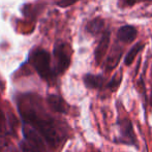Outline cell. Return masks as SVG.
<instances>
[{"mask_svg": "<svg viewBox=\"0 0 152 152\" xmlns=\"http://www.w3.org/2000/svg\"><path fill=\"white\" fill-rule=\"evenodd\" d=\"M55 4L59 7H68V6L74 5L75 3H77L80 0H54Z\"/></svg>", "mask_w": 152, "mask_h": 152, "instance_id": "9a60e30c", "label": "cell"}, {"mask_svg": "<svg viewBox=\"0 0 152 152\" xmlns=\"http://www.w3.org/2000/svg\"><path fill=\"white\" fill-rule=\"evenodd\" d=\"M84 84L87 88L89 89H95V90H102L106 89L107 81L104 76L102 75H92L86 74L83 78Z\"/></svg>", "mask_w": 152, "mask_h": 152, "instance_id": "52a82bcc", "label": "cell"}, {"mask_svg": "<svg viewBox=\"0 0 152 152\" xmlns=\"http://www.w3.org/2000/svg\"><path fill=\"white\" fill-rule=\"evenodd\" d=\"M150 104L152 107V89H151V94H150Z\"/></svg>", "mask_w": 152, "mask_h": 152, "instance_id": "ac0fdd59", "label": "cell"}, {"mask_svg": "<svg viewBox=\"0 0 152 152\" xmlns=\"http://www.w3.org/2000/svg\"><path fill=\"white\" fill-rule=\"evenodd\" d=\"M85 29H86L87 33H89L90 35H93V36H96V35H98V34H102L107 30L106 22H104V19L97 17V18H94L89 21L86 24Z\"/></svg>", "mask_w": 152, "mask_h": 152, "instance_id": "8fae6325", "label": "cell"}, {"mask_svg": "<svg viewBox=\"0 0 152 152\" xmlns=\"http://www.w3.org/2000/svg\"><path fill=\"white\" fill-rule=\"evenodd\" d=\"M20 113L25 124L32 126L51 146L55 147L60 143L61 136L56 127V123L49 115L38 112L33 107L20 108Z\"/></svg>", "mask_w": 152, "mask_h": 152, "instance_id": "6da1fadb", "label": "cell"}, {"mask_svg": "<svg viewBox=\"0 0 152 152\" xmlns=\"http://www.w3.org/2000/svg\"><path fill=\"white\" fill-rule=\"evenodd\" d=\"M110 39H111V31L107 29L104 33L102 34V37L98 42L97 47H96L95 51H94V59H95L96 64H100L106 56L107 51L110 46Z\"/></svg>", "mask_w": 152, "mask_h": 152, "instance_id": "8992f818", "label": "cell"}, {"mask_svg": "<svg viewBox=\"0 0 152 152\" xmlns=\"http://www.w3.org/2000/svg\"><path fill=\"white\" fill-rule=\"evenodd\" d=\"M139 1L140 0H121V7H130V6L138 3Z\"/></svg>", "mask_w": 152, "mask_h": 152, "instance_id": "e0dca14e", "label": "cell"}, {"mask_svg": "<svg viewBox=\"0 0 152 152\" xmlns=\"http://www.w3.org/2000/svg\"><path fill=\"white\" fill-rule=\"evenodd\" d=\"M122 82V72L120 70L119 72L115 74L114 76L111 78V80L107 83V86H106V89L109 90L110 92H115L117 89L119 88Z\"/></svg>", "mask_w": 152, "mask_h": 152, "instance_id": "4fadbf2b", "label": "cell"}, {"mask_svg": "<svg viewBox=\"0 0 152 152\" xmlns=\"http://www.w3.org/2000/svg\"><path fill=\"white\" fill-rule=\"evenodd\" d=\"M48 104L53 111L60 114H66L68 112V104L65 102V100L59 95L56 94H50L47 98Z\"/></svg>", "mask_w": 152, "mask_h": 152, "instance_id": "9c48e42d", "label": "cell"}, {"mask_svg": "<svg viewBox=\"0 0 152 152\" xmlns=\"http://www.w3.org/2000/svg\"><path fill=\"white\" fill-rule=\"evenodd\" d=\"M10 123L5 113L0 109V137H4L10 132Z\"/></svg>", "mask_w": 152, "mask_h": 152, "instance_id": "5bb4252c", "label": "cell"}, {"mask_svg": "<svg viewBox=\"0 0 152 152\" xmlns=\"http://www.w3.org/2000/svg\"><path fill=\"white\" fill-rule=\"evenodd\" d=\"M23 132H24L25 142H27L32 147L38 149L42 152L45 150V144L42 143V139L40 138L39 134L32 126L25 124V126L23 127Z\"/></svg>", "mask_w": 152, "mask_h": 152, "instance_id": "5b68a950", "label": "cell"}, {"mask_svg": "<svg viewBox=\"0 0 152 152\" xmlns=\"http://www.w3.org/2000/svg\"><path fill=\"white\" fill-rule=\"evenodd\" d=\"M53 54L55 58V75H62L70 65V61H72L70 46L63 42H56L53 50Z\"/></svg>", "mask_w": 152, "mask_h": 152, "instance_id": "3957f363", "label": "cell"}, {"mask_svg": "<svg viewBox=\"0 0 152 152\" xmlns=\"http://www.w3.org/2000/svg\"><path fill=\"white\" fill-rule=\"evenodd\" d=\"M122 54H123V50H122L121 47H117L115 45L110 51V55L107 57L106 59V63H104V66H106V70L107 72H111L113 70L115 67L117 66V64L120 61Z\"/></svg>", "mask_w": 152, "mask_h": 152, "instance_id": "30bf717a", "label": "cell"}, {"mask_svg": "<svg viewBox=\"0 0 152 152\" xmlns=\"http://www.w3.org/2000/svg\"><path fill=\"white\" fill-rule=\"evenodd\" d=\"M145 45L143 42H137L134 47L130 48V50L126 53L125 57H124V64L126 66H130L132 64V62L134 61V58L138 56V54L141 52V51L144 49Z\"/></svg>", "mask_w": 152, "mask_h": 152, "instance_id": "7c38bea8", "label": "cell"}, {"mask_svg": "<svg viewBox=\"0 0 152 152\" xmlns=\"http://www.w3.org/2000/svg\"><path fill=\"white\" fill-rule=\"evenodd\" d=\"M30 62L34 69L44 80L51 81L56 75L51 67V56L44 49H35L30 56Z\"/></svg>", "mask_w": 152, "mask_h": 152, "instance_id": "7a4b0ae2", "label": "cell"}, {"mask_svg": "<svg viewBox=\"0 0 152 152\" xmlns=\"http://www.w3.org/2000/svg\"><path fill=\"white\" fill-rule=\"evenodd\" d=\"M117 124L119 128V137L115 140V143L139 148V142L132 120L128 117H123L117 120Z\"/></svg>", "mask_w": 152, "mask_h": 152, "instance_id": "277c9868", "label": "cell"}, {"mask_svg": "<svg viewBox=\"0 0 152 152\" xmlns=\"http://www.w3.org/2000/svg\"><path fill=\"white\" fill-rule=\"evenodd\" d=\"M137 35H138V30L130 25H124L117 31V39L124 44L132 42L137 38Z\"/></svg>", "mask_w": 152, "mask_h": 152, "instance_id": "ba28073f", "label": "cell"}, {"mask_svg": "<svg viewBox=\"0 0 152 152\" xmlns=\"http://www.w3.org/2000/svg\"><path fill=\"white\" fill-rule=\"evenodd\" d=\"M20 152H42V151H39L38 149L34 148V147H32L31 145H29L27 142H22V144H21Z\"/></svg>", "mask_w": 152, "mask_h": 152, "instance_id": "2e32d148", "label": "cell"}]
</instances>
